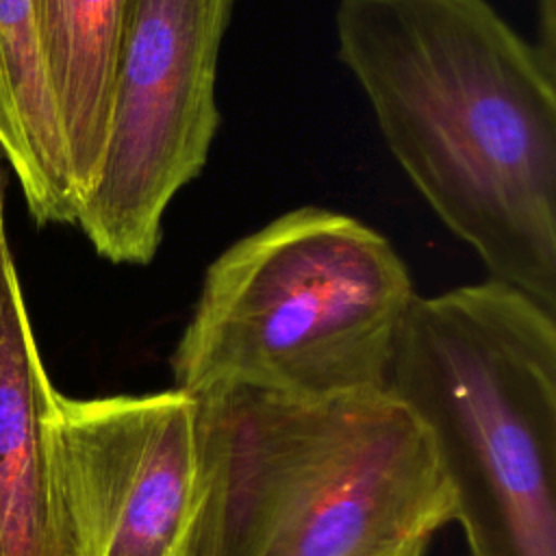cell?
Segmentation results:
<instances>
[{"label": "cell", "mask_w": 556, "mask_h": 556, "mask_svg": "<svg viewBox=\"0 0 556 556\" xmlns=\"http://www.w3.org/2000/svg\"><path fill=\"white\" fill-rule=\"evenodd\" d=\"M41 365L9 239L0 243V556H74L56 500Z\"/></svg>", "instance_id": "cell-7"}, {"label": "cell", "mask_w": 556, "mask_h": 556, "mask_svg": "<svg viewBox=\"0 0 556 556\" xmlns=\"http://www.w3.org/2000/svg\"><path fill=\"white\" fill-rule=\"evenodd\" d=\"M0 152L4 156V163H9L13 176L20 178V174H22V146H20V137H17L13 117L9 113V104H7V98H4L2 83H0Z\"/></svg>", "instance_id": "cell-9"}, {"label": "cell", "mask_w": 556, "mask_h": 556, "mask_svg": "<svg viewBox=\"0 0 556 556\" xmlns=\"http://www.w3.org/2000/svg\"><path fill=\"white\" fill-rule=\"evenodd\" d=\"M193 395V556H387L454 521L434 447L389 391L293 397L215 384Z\"/></svg>", "instance_id": "cell-2"}, {"label": "cell", "mask_w": 556, "mask_h": 556, "mask_svg": "<svg viewBox=\"0 0 556 556\" xmlns=\"http://www.w3.org/2000/svg\"><path fill=\"white\" fill-rule=\"evenodd\" d=\"M387 391L424 426L471 556H556V311L493 278L415 295Z\"/></svg>", "instance_id": "cell-3"}, {"label": "cell", "mask_w": 556, "mask_h": 556, "mask_svg": "<svg viewBox=\"0 0 556 556\" xmlns=\"http://www.w3.org/2000/svg\"><path fill=\"white\" fill-rule=\"evenodd\" d=\"M237 0H132L102 161L76 226L98 256L148 265L174 195L206 165L219 128L222 41Z\"/></svg>", "instance_id": "cell-5"}, {"label": "cell", "mask_w": 556, "mask_h": 556, "mask_svg": "<svg viewBox=\"0 0 556 556\" xmlns=\"http://www.w3.org/2000/svg\"><path fill=\"white\" fill-rule=\"evenodd\" d=\"M4 156H2V152H0V243L4 241V239H9L7 237V226H4Z\"/></svg>", "instance_id": "cell-11"}, {"label": "cell", "mask_w": 556, "mask_h": 556, "mask_svg": "<svg viewBox=\"0 0 556 556\" xmlns=\"http://www.w3.org/2000/svg\"><path fill=\"white\" fill-rule=\"evenodd\" d=\"M415 295L384 235L345 213L293 208L206 267L169 361L174 387L241 384L293 397L387 391Z\"/></svg>", "instance_id": "cell-4"}, {"label": "cell", "mask_w": 556, "mask_h": 556, "mask_svg": "<svg viewBox=\"0 0 556 556\" xmlns=\"http://www.w3.org/2000/svg\"><path fill=\"white\" fill-rule=\"evenodd\" d=\"M52 478L74 556H193L200 508L195 395L54 397Z\"/></svg>", "instance_id": "cell-6"}, {"label": "cell", "mask_w": 556, "mask_h": 556, "mask_svg": "<svg viewBox=\"0 0 556 556\" xmlns=\"http://www.w3.org/2000/svg\"><path fill=\"white\" fill-rule=\"evenodd\" d=\"M426 545H428V541H413V543H406V545L397 547L395 552H391L387 556H424Z\"/></svg>", "instance_id": "cell-12"}, {"label": "cell", "mask_w": 556, "mask_h": 556, "mask_svg": "<svg viewBox=\"0 0 556 556\" xmlns=\"http://www.w3.org/2000/svg\"><path fill=\"white\" fill-rule=\"evenodd\" d=\"M554 7H556V0H539V26H541V33H539V41H536V48L549 56V59H556V48H554V39H556V33H554Z\"/></svg>", "instance_id": "cell-10"}, {"label": "cell", "mask_w": 556, "mask_h": 556, "mask_svg": "<svg viewBox=\"0 0 556 556\" xmlns=\"http://www.w3.org/2000/svg\"><path fill=\"white\" fill-rule=\"evenodd\" d=\"M339 59L437 217L556 311V65L489 0H341Z\"/></svg>", "instance_id": "cell-1"}, {"label": "cell", "mask_w": 556, "mask_h": 556, "mask_svg": "<svg viewBox=\"0 0 556 556\" xmlns=\"http://www.w3.org/2000/svg\"><path fill=\"white\" fill-rule=\"evenodd\" d=\"M33 4L80 206L102 161L117 56L132 0Z\"/></svg>", "instance_id": "cell-8"}]
</instances>
